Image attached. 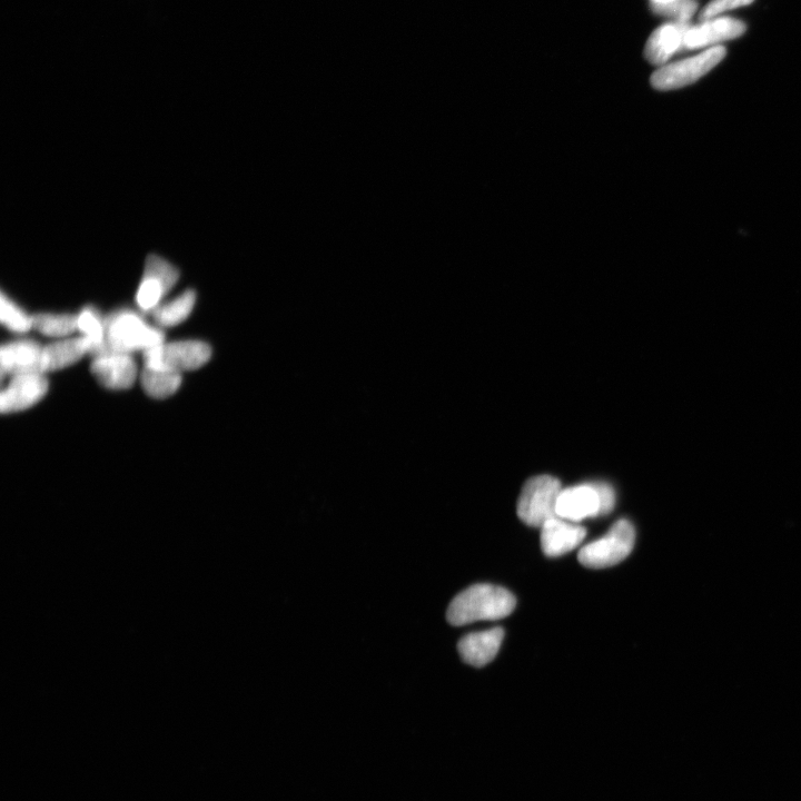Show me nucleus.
<instances>
[{
    "mask_svg": "<svg viewBox=\"0 0 801 801\" xmlns=\"http://www.w3.org/2000/svg\"><path fill=\"white\" fill-rule=\"evenodd\" d=\"M517 600L507 589L476 585L464 590L450 603L447 618L452 626L482 620H499L511 615Z\"/></svg>",
    "mask_w": 801,
    "mask_h": 801,
    "instance_id": "f257e3e1",
    "label": "nucleus"
},
{
    "mask_svg": "<svg viewBox=\"0 0 801 801\" xmlns=\"http://www.w3.org/2000/svg\"><path fill=\"white\" fill-rule=\"evenodd\" d=\"M165 334L131 310L113 312L105 318V341L108 351L132 354L163 344Z\"/></svg>",
    "mask_w": 801,
    "mask_h": 801,
    "instance_id": "f03ea898",
    "label": "nucleus"
},
{
    "mask_svg": "<svg viewBox=\"0 0 801 801\" xmlns=\"http://www.w3.org/2000/svg\"><path fill=\"white\" fill-rule=\"evenodd\" d=\"M636 531L626 519L617 521L605 537L583 547L578 555L582 566L605 569L625 560L635 547Z\"/></svg>",
    "mask_w": 801,
    "mask_h": 801,
    "instance_id": "7ed1b4c3",
    "label": "nucleus"
},
{
    "mask_svg": "<svg viewBox=\"0 0 801 801\" xmlns=\"http://www.w3.org/2000/svg\"><path fill=\"white\" fill-rule=\"evenodd\" d=\"M561 491V483L556 478H531L524 484L520 494L519 518L530 527H542L548 520L558 518L557 503Z\"/></svg>",
    "mask_w": 801,
    "mask_h": 801,
    "instance_id": "20e7f679",
    "label": "nucleus"
},
{
    "mask_svg": "<svg viewBox=\"0 0 801 801\" xmlns=\"http://www.w3.org/2000/svg\"><path fill=\"white\" fill-rule=\"evenodd\" d=\"M725 56L726 48L716 46L684 61L666 64L651 76V84L658 91H671L694 84L723 61Z\"/></svg>",
    "mask_w": 801,
    "mask_h": 801,
    "instance_id": "39448f33",
    "label": "nucleus"
},
{
    "mask_svg": "<svg viewBox=\"0 0 801 801\" xmlns=\"http://www.w3.org/2000/svg\"><path fill=\"white\" fill-rule=\"evenodd\" d=\"M211 356V346L201 341L163 343L144 351L145 365L178 373L202 368Z\"/></svg>",
    "mask_w": 801,
    "mask_h": 801,
    "instance_id": "423d86ee",
    "label": "nucleus"
},
{
    "mask_svg": "<svg viewBox=\"0 0 801 801\" xmlns=\"http://www.w3.org/2000/svg\"><path fill=\"white\" fill-rule=\"evenodd\" d=\"M178 279L180 272L174 265L161 256L155 254L148 256L136 295L138 308L143 312L154 311L160 306L164 296L174 288Z\"/></svg>",
    "mask_w": 801,
    "mask_h": 801,
    "instance_id": "0eeeda50",
    "label": "nucleus"
},
{
    "mask_svg": "<svg viewBox=\"0 0 801 801\" xmlns=\"http://www.w3.org/2000/svg\"><path fill=\"white\" fill-rule=\"evenodd\" d=\"M48 391V381L44 373L19 374L13 377L0 397V410L9 414L34 407Z\"/></svg>",
    "mask_w": 801,
    "mask_h": 801,
    "instance_id": "6e6552de",
    "label": "nucleus"
},
{
    "mask_svg": "<svg viewBox=\"0 0 801 801\" xmlns=\"http://www.w3.org/2000/svg\"><path fill=\"white\" fill-rule=\"evenodd\" d=\"M91 371L106 389L127 390L135 382L137 367L131 354L106 351L94 356Z\"/></svg>",
    "mask_w": 801,
    "mask_h": 801,
    "instance_id": "1a4fd4ad",
    "label": "nucleus"
},
{
    "mask_svg": "<svg viewBox=\"0 0 801 801\" xmlns=\"http://www.w3.org/2000/svg\"><path fill=\"white\" fill-rule=\"evenodd\" d=\"M43 351L41 345L33 340H19L4 344L0 351L2 374L15 375L44 373Z\"/></svg>",
    "mask_w": 801,
    "mask_h": 801,
    "instance_id": "9d476101",
    "label": "nucleus"
},
{
    "mask_svg": "<svg viewBox=\"0 0 801 801\" xmlns=\"http://www.w3.org/2000/svg\"><path fill=\"white\" fill-rule=\"evenodd\" d=\"M599 493L593 483L562 490L557 503V514L561 519L578 522L600 516Z\"/></svg>",
    "mask_w": 801,
    "mask_h": 801,
    "instance_id": "9b49d317",
    "label": "nucleus"
},
{
    "mask_svg": "<svg viewBox=\"0 0 801 801\" xmlns=\"http://www.w3.org/2000/svg\"><path fill=\"white\" fill-rule=\"evenodd\" d=\"M541 528V548L550 558L561 557L575 550L587 536L585 528L573 526L559 517L548 520Z\"/></svg>",
    "mask_w": 801,
    "mask_h": 801,
    "instance_id": "f8f14e48",
    "label": "nucleus"
},
{
    "mask_svg": "<svg viewBox=\"0 0 801 801\" xmlns=\"http://www.w3.org/2000/svg\"><path fill=\"white\" fill-rule=\"evenodd\" d=\"M746 25L733 18H714L697 26H690L685 38L686 49H698L740 37Z\"/></svg>",
    "mask_w": 801,
    "mask_h": 801,
    "instance_id": "ddd939ff",
    "label": "nucleus"
},
{
    "mask_svg": "<svg viewBox=\"0 0 801 801\" xmlns=\"http://www.w3.org/2000/svg\"><path fill=\"white\" fill-rule=\"evenodd\" d=\"M689 23L670 22L662 25L648 39L645 56L652 65L664 66L669 59L685 48Z\"/></svg>",
    "mask_w": 801,
    "mask_h": 801,
    "instance_id": "4468645a",
    "label": "nucleus"
},
{
    "mask_svg": "<svg viewBox=\"0 0 801 801\" xmlns=\"http://www.w3.org/2000/svg\"><path fill=\"white\" fill-rule=\"evenodd\" d=\"M503 638L504 630L502 628L470 634L459 642L460 656L470 666L484 667L498 655Z\"/></svg>",
    "mask_w": 801,
    "mask_h": 801,
    "instance_id": "2eb2a0df",
    "label": "nucleus"
},
{
    "mask_svg": "<svg viewBox=\"0 0 801 801\" xmlns=\"http://www.w3.org/2000/svg\"><path fill=\"white\" fill-rule=\"evenodd\" d=\"M87 353L89 342L84 336L48 344L43 351V371L47 373L71 367Z\"/></svg>",
    "mask_w": 801,
    "mask_h": 801,
    "instance_id": "dca6fc26",
    "label": "nucleus"
},
{
    "mask_svg": "<svg viewBox=\"0 0 801 801\" xmlns=\"http://www.w3.org/2000/svg\"><path fill=\"white\" fill-rule=\"evenodd\" d=\"M142 387L151 398L163 400L172 397L182 384V373L145 365Z\"/></svg>",
    "mask_w": 801,
    "mask_h": 801,
    "instance_id": "f3484780",
    "label": "nucleus"
},
{
    "mask_svg": "<svg viewBox=\"0 0 801 801\" xmlns=\"http://www.w3.org/2000/svg\"><path fill=\"white\" fill-rule=\"evenodd\" d=\"M196 303V292L187 290L174 300L157 306L153 311L156 324L161 328H172L189 318Z\"/></svg>",
    "mask_w": 801,
    "mask_h": 801,
    "instance_id": "a211bd4d",
    "label": "nucleus"
},
{
    "mask_svg": "<svg viewBox=\"0 0 801 801\" xmlns=\"http://www.w3.org/2000/svg\"><path fill=\"white\" fill-rule=\"evenodd\" d=\"M78 316V330L89 342V354L100 355L108 351L105 341V319L100 312L87 306Z\"/></svg>",
    "mask_w": 801,
    "mask_h": 801,
    "instance_id": "6ab92c4d",
    "label": "nucleus"
},
{
    "mask_svg": "<svg viewBox=\"0 0 801 801\" xmlns=\"http://www.w3.org/2000/svg\"><path fill=\"white\" fill-rule=\"evenodd\" d=\"M33 328L51 338H64L78 329V316L72 314H37Z\"/></svg>",
    "mask_w": 801,
    "mask_h": 801,
    "instance_id": "aec40b11",
    "label": "nucleus"
},
{
    "mask_svg": "<svg viewBox=\"0 0 801 801\" xmlns=\"http://www.w3.org/2000/svg\"><path fill=\"white\" fill-rule=\"evenodd\" d=\"M0 319L7 329L25 333L33 328V316H28L18 305L2 293Z\"/></svg>",
    "mask_w": 801,
    "mask_h": 801,
    "instance_id": "412c9836",
    "label": "nucleus"
},
{
    "mask_svg": "<svg viewBox=\"0 0 801 801\" xmlns=\"http://www.w3.org/2000/svg\"><path fill=\"white\" fill-rule=\"evenodd\" d=\"M698 9L696 0H675L667 4H651V11L675 23H689Z\"/></svg>",
    "mask_w": 801,
    "mask_h": 801,
    "instance_id": "4be33fe9",
    "label": "nucleus"
},
{
    "mask_svg": "<svg viewBox=\"0 0 801 801\" xmlns=\"http://www.w3.org/2000/svg\"><path fill=\"white\" fill-rule=\"evenodd\" d=\"M754 0H711V2L701 11L700 18L702 21H709L714 19L720 14H723L731 9L750 5Z\"/></svg>",
    "mask_w": 801,
    "mask_h": 801,
    "instance_id": "5701e85b",
    "label": "nucleus"
},
{
    "mask_svg": "<svg viewBox=\"0 0 801 801\" xmlns=\"http://www.w3.org/2000/svg\"><path fill=\"white\" fill-rule=\"evenodd\" d=\"M593 486L596 487L599 493L601 503L600 514H608L612 511L613 507H615V492H613L612 488L607 483H593Z\"/></svg>",
    "mask_w": 801,
    "mask_h": 801,
    "instance_id": "b1692460",
    "label": "nucleus"
},
{
    "mask_svg": "<svg viewBox=\"0 0 801 801\" xmlns=\"http://www.w3.org/2000/svg\"><path fill=\"white\" fill-rule=\"evenodd\" d=\"M670 2H675V0H650L651 4H667Z\"/></svg>",
    "mask_w": 801,
    "mask_h": 801,
    "instance_id": "393cba45",
    "label": "nucleus"
}]
</instances>
